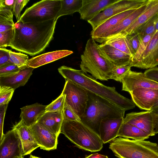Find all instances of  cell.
<instances>
[{"mask_svg": "<svg viewBox=\"0 0 158 158\" xmlns=\"http://www.w3.org/2000/svg\"><path fill=\"white\" fill-rule=\"evenodd\" d=\"M63 121V111L45 112L37 123L58 136L60 133Z\"/></svg>", "mask_w": 158, "mask_h": 158, "instance_id": "cell-24", "label": "cell"}, {"mask_svg": "<svg viewBox=\"0 0 158 158\" xmlns=\"http://www.w3.org/2000/svg\"><path fill=\"white\" fill-rule=\"evenodd\" d=\"M73 53V51L67 50L48 52L29 59L27 65L34 69L36 68L66 57Z\"/></svg>", "mask_w": 158, "mask_h": 158, "instance_id": "cell-25", "label": "cell"}, {"mask_svg": "<svg viewBox=\"0 0 158 158\" xmlns=\"http://www.w3.org/2000/svg\"><path fill=\"white\" fill-rule=\"evenodd\" d=\"M60 133L79 148L91 152L100 151L103 143L99 136L81 122H63Z\"/></svg>", "mask_w": 158, "mask_h": 158, "instance_id": "cell-6", "label": "cell"}, {"mask_svg": "<svg viewBox=\"0 0 158 158\" xmlns=\"http://www.w3.org/2000/svg\"><path fill=\"white\" fill-rule=\"evenodd\" d=\"M130 64L118 67H115L113 70V79L121 82V79L131 70Z\"/></svg>", "mask_w": 158, "mask_h": 158, "instance_id": "cell-39", "label": "cell"}, {"mask_svg": "<svg viewBox=\"0 0 158 158\" xmlns=\"http://www.w3.org/2000/svg\"><path fill=\"white\" fill-rule=\"evenodd\" d=\"M157 14H158V13Z\"/></svg>", "mask_w": 158, "mask_h": 158, "instance_id": "cell-52", "label": "cell"}, {"mask_svg": "<svg viewBox=\"0 0 158 158\" xmlns=\"http://www.w3.org/2000/svg\"><path fill=\"white\" fill-rule=\"evenodd\" d=\"M15 0H0V7L10 9L13 11Z\"/></svg>", "mask_w": 158, "mask_h": 158, "instance_id": "cell-45", "label": "cell"}, {"mask_svg": "<svg viewBox=\"0 0 158 158\" xmlns=\"http://www.w3.org/2000/svg\"><path fill=\"white\" fill-rule=\"evenodd\" d=\"M20 69L10 63L0 68V76L12 75L18 72Z\"/></svg>", "mask_w": 158, "mask_h": 158, "instance_id": "cell-40", "label": "cell"}, {"mask_svg": "<svg viewBox=\"0 0 158 158\" xmlns=\"http://www.w3.org/2000/svg\"><path fill=\"white\" fill-rule=\"evenodd\" d=\"M23 156V151L17 130L14 127L4 134L0 141V158Z\"/></svg>", "mask_w": 158, "mask_h": 158, "instance_id": "cell-10", "label": "cell"}, {"mask_svg": "<svg viewBox=\"0 0 158 158\" xmlns=\"http://www.w3.org/2000/svg\"><path fill=\"white\" fill-rule=\"evenodd\" d=\"M158 13V0H151L150 5L147 9L126 30L116 36H124L133 33L138 28Z\"/></svg>", "mask_w": 158, "mask_h": 158, "instance_id": "cell-26", "label": "cell"}, {"mask_svg": "<svg viewBox=\"0 0 158 158\" xmlns=\"http://www.w3.org/2000/svg\"><path fill=\"white\" fill-rule=\"evenodd\" d=\"M103 43L110 45L132 57L125 36H116L106 40Z\"/></svg>", "mask_w": 158, "mask_h": 158, "instance_id": "cell-31", "label": "cell"}, {"mask_svg": "<svg viewBox=\"0 0 158 158\" xmlns=\"http://www.w3.org/2000/svg\"><path fill=\"white\" fill-rule=\"evenodd\" d=\"M58 71L66 80L78 84L87 90L107 100L125 111L135 107V105L132 100L119 94L115 87L103 85L81 69L63 65L58 69Z\"/></svg>", "mask_w": 158, "mask_h": 158, "instance_id": "cell-2", "label": "cell"}, {"mask_svg": "<svg viewBox=\"0 0 158 158\" xmlns=\"http://www.w3.org/2000/svg\"><path fill=\"white\" fill-rule=\"evenodd\" d=\"M47 106L36 103L22 107L20 117L25 125L29 127L37 123L45 113Z\"/></svg>", "mask_w": 158, "mask_h": 158, "instance_id": "cell-22", "label": "cell"}, {"mask_svg": "<svg viewBox=\"0 0 158 158\" xmlns=\"http://www.w3.org/2000/svg\"><path fill=\"white\" fill-rule=\"evenodd\" d=\"M129 93L135 104L142 110L150 111L158 102V89L137 88Z\"/></svg>", "mask_w": 158, "mask_h": 158, "instance_id": "cell-13", "label": "cell"}, {"mask_svg": "<svg viewBox=\"0 0 158 158\" xmlns=\"http://www.w3.org/2000/svg\"><path fill=\"white\" fill-rule=\"evenodd\" d=\"M67 104L80 117L84 114L88 100L87 91L78 84L66 80L62 92Z\"/></svg>", "mask_w": 158, "mask_h": 158, "instance_id": "cell-8", "label": "cell"}, {"mask_svg": "<svg viewBox=\"0 0 158 158\" xmlns=\"http://www.w3.org/2000/svg\"><path fill=\"white\" fill-rule=\"evenodd\" d=\"M153 35H147L143 37L140 41L136 52L132 57L131 63L135 61L140 57L147 47Z\"/></svg>", "mask_w": 158, "mask_h": 158, "instance_id": "cell-36", "label": "cell"}, {"mask_svg": "<svg viewBox=\"0 0 158 158\" xmlns=\"http://www.w3.org/2000/svg\"><path fill=\"white\" fill-rule=\"evenodd\" d=\"M18 131L22 145L24 156L39 147L29 128L21 119L13 127Z\"/></svg>", "mask_w": 158, "mask_h": 158, "instance_id": "cell-23", "label": "cell"}, {"mask_svg": "<svg viewBox=\"0 0 158 158\" xmlns=\"http://www.w3.org/2000/svg\"><path fill=\"white\" fill-rule=\"evenodd\" d=\"M57 21L15 23L13 38L10 47L31 56L43 52L53 38Z\"/></svg>", "mask_w": 158, "mask_h": 158, "instance_id": "cell-1", "label": "cell"}, {"mask_svg": "<svg viewBox=\"0 0 158 158\" xmlns=\"http://www.w3.org/2000/svg\"><path fill=\"white\" fill-rule=\"evenodd\" d=\"M151 112L154 122L155 133H158V110L154 111H150Z\"/></svg>", "mask_w": 158, "mask_h": 158, "instance_id": "cell-46", "label": "cell"}, {"mask_svg": "<svg viewBox=\"0 0 158 158\" xmlns=\"http://www.w3.org/2000/svg\"><path fill=\"white\" fill-rule=\"evenodd\" d=\"M124 118H106L101 121L99 128V137L103 143L111 141L118 137Z\"/></svg>", "mask_w": 158, "mask_h": 158, "instance_id": "cell-20", "label": "cell"}, {"mask_svg": "<svg viewBox=\"0 0 158 158\" xmlns=\"http://www.w3.org/2000/svg\"><path fill=\"white\" fill-rule=\"evenodd\" d=\"M98 45L92 38L88 40L83 53L81 56V69L85 73H90L96 79H113L115 67L100 54L98 49Z\"/></svg>", "mask_w": 158, "mask_h": 158, "instance_id": "cell-4", "label": "cell"}, {"mask_svg": "<svg viewBox=\"0 0 158 158\" xmlns=\"http://www.w3.org/2000/svg\"><path fill=\"white\" fill-rule=\"evenodd\" d=\"M100 54L112 64L115 67L130 64L132 57L113 46L104 43L98 45Z\"/></svg>", "mask_w": 158, "mask_h": 158, "instance_id": "cell-18", "label": "cell"}, {"mask_svg": "<svg viewBox=\"0 0 158 158\" xmlns=\"http://www.w3.org/2000/svg\"><path fill=\"white\" fill-rule=\"evenodd\" d=\"M14 158H23V156H17L15 157Z\"/></svg>", "mask_w": 158, "mask_h": 158, "instance_id": "cell-51", "label": "cell"}, {"mask_svg": "<svg viewBox=\"0 0 158 158\" xmlns=\"http://www.w3.org/2000/svg\"><path fill=\"white\" fill-rule=\"evenodd\" d=\"M29 158H40L31 155H30Z\"/></svg>", "mask_w": 158, "mask_h": 158, "instance_id": "cell-50", "label": "cell"}, {"mask_svg": "<svg viewBox=\"0 0 158 158\" xmlns=\"http://www.w3.org/2000/svg\"><path fill=\"white\" fill-rule=\"evenodd\" d=\"M88 100L81 122L99 136V128L104 119L124 118L125 110L89 91Z\"/></svg>", "mask_w": 158, "mask_h": 158, "instance_id": "cell-3", "label": "cell"}, {"mask_svg": "<svg viewBox=\"0 0 158 158\" xmlns=\"http://www.w3.org/2000/svg\"><path fill=\"white\" fill-rule=\"evenodd\" d=\"M13 15L12 10L0 7V32L14 29Z\"/></svg>", "mask_w": 158, "mask_h": 158, "instance_id": "cell-29", "label": "cell"}, {"mask_svg": "<svg viewBox=\"0 0 158 158\" xmlns=\"http://www.w3.org/2000/svg\"><path fill=\"white\" fill-rule=\"evenodd\" d=\"M65 102V96L61 93L57 98L47 106L45 112L63 111Z\"/></svg>", "mask_w": 158, "mask_h": 158, "instance_id": "cell-33", "label": "cell"}, {"mask_svg": "<svg viewBox=\"0 0 158 158\" xmlns=\"http://www.w3.org/2000/svg\"><path fill=\"white\" fill-rule=\"evenodd\" d=\"M122 90L130 93L137 88L158 89V83L148 78L144 73L130 70L121 79Z\"/></svg>", "mask_w": 158, "mask_h": 158, "instance_id": "cell-11", "label": "cell"}, {"mask_svg": "<svg viewBox=\"0 0 158 158\" xmlns=\"http://www.w3.org/2000/svg\"><path fill=\"white\" fill-rule=\"evenodd\" d=\"M8 104L0 106V141L3 136V123L6 112Z\"/></svg>", "mask_w": 158, "mask_h": 158, "instance_id": "cell-43", "label": "cell"}, {"mask_svg": "<svg viewBox=\"0 0 158 158\" xmlns=\"http://www.w3.org/2000/svg\"><path fill=\"white\" fill-rule=\"evenodd\" d=\"M151 0L137 9L135 11L121 21L114 28L105 35L98 42L103 43L106 40L121 33L129 27L148 8Z\"/></svg>", "mask_w": 158, "mask_h": 158, "instance_id": "cell-19", "label": "cell"}, {"mask_svg": "<svg viewBox=\"0 0 158 158\" xmlns=\"http://www.w3.org/2000/svg\"><path fill=\"white\" fill-rule=\"evenodd\" d=\"M10 50L6 48H0V68L11 63L10 61Z\"/></svg>", "mask_w": 158, "mask_h": 158, "instance_id": "cell-42", "label": "cell"}, {"mask_svg": "<svg viewBox=\"0 0 158 158\" xmlns=\"http://www.w3.org/2000/svg\"><path fill=\"white\" fill-rule=\"evenodd\" d=\"M15 90L9 87L0 86V106L8 104Z\"/></svg>", "mask_w": 158, "mask_h": 158, "instance_id": "cell-35", "label": "cell"}, {"mask_svg": "<svg viewBox=\"0 0 158 158\" xmlns=\"http://www.w3.org/2000/svg\"><path fill=\"white\" fill-rule=\"evenodd\" d=\"M109 148L118 158H158V145L144 140L116 138Z\"/></svg>", "mask_w": 158, "mask_h": 158, "instance_id": "cell-5", "label": "cell"}, {"mask_svg": "<svg viewBox=\"0 0 158 158\" xmlns=\"http://www.w3.org/2000/svg\"><path fill=\"white\" fill-rule=\"evenodd\" d=\"M123 123L136 127L145 132L150 136L155 135L153 118L150 111L128 113L124 118Z\"/></svg>", "mask_w": 158, "mask_h": 158, "instance_id": "cell-14", "label": "cell"}, {"mask_svg": "<svg viewBox=\"0 0 158 158\" xmlns=\"http://www.w3.org/2000/svg\"><path fill=\"white\" fill-rule=\"evenodd\" d=\"M34 69L27 65L20 69L15 73L0 76V86L10 87L14 89L24 85L28 81Z\"/></svg>", "mask_w": 158, "mask_h": 158, "instance_id": "cell-21", "label": "cell"}, {"mask_svg": "<svg viewBox=\"0 0 158 158\" xmlns=\"http://www.w3.org/2000/svg\"><path fill=\"white\" fill-rule=\"evenodd\" d=\"M149 0H118L88 22L92 30L103 22L114 15L130 9L138 8L148 2Z\"/></svg>", "mask_w": 158, "mask_h": 158, "instance_id": "cell-9", "label": "cell"}, {"mask_svg": "<svg viewBox=\"0 0 158 158\" xmlns=\"http://www.w3.org/2000/svg\"><path fill=\"white\" fill-rule=\"evenodd\" d=\"M85 158H108L107 156L98 153L91 154Z\"/></svg>", "mask_w": 158, "mask_h": 158, "instance_id": "cell-47", "label": "cell"}, {"mask_svg": "<svg viewBox=\"0 0 158 158\" xmlns=\"http://www.w3.org/2000/svg\"><path fill=\"white\" fill-rule=\"evenodd\" d=\"M158 20V14H157L138 28L134 33H136L141 40L146 35L154 34L156 32V24Z\"/></svg>", "mask_w": 158, "mask_h": 158, "instance_id": "cell-30", "label": "cell"}, {"mask_svg": "<svg viewBox=\"0 0 158 158\" xmlns=\"http://www.w3.org/2000/svg\"><path fill=\"white\" fill-rule=\"evenodd\" d=\"M118 0H82V7L79 13L81 19L91 20Z\"/></svg>", "mask_w": 158, "mask_h": 158, "instance_id": "cell-16", "label": "cell"}, {"mask_svg": "<svg viewBox=\"0 0 158 158\" xmlns=\"http://www.w3.org/2000/svg\"><path fill=\"white\" fill-rule=\"evenodd\" d=\"M137 9L127 10L108 19L94 29L92 30L91 32V38L98 42L105 35L114 28L121 21Z\"/></svg>", "mask_w": 158, "mask_h": 158, "instance_id": "cell-17", "label": "cell"}, {"mask_svg": "<svg viewBox=\"0 0 158 158\" xmlns=\"http://www.w3.org/2000/svg\"><path fill=\"white\" fill-rule=\"evenodd\" d=\"M156 31L158 30V20L157 21L156 24Z\"/></svg>", "mask_w": 158, "mask_h": 158, "instance_id": "cell-49", "label": "cell"}, {"mask_svg": "<svg viewBox=\"0 0 158 158\" xmlns=\"http://www.w3.org/2000/svg\"><path fill=\"white\" fill-rule=\"evenodd\" d=\"M60 6V0H41L27 8L17 22L40 23L55 19Z\"/></svg>", "mask_w": 158, "mask_h": 158, "instance_id": "cell-7", "label": "cell"}, {"mask_svg": "<svg viewBox=\"0 0 158 158\" xmlns=\"http://www.w3.org/2000/svg\"><path fill=\"white\" fill-rule=\"evenodd\" d=\"M125 36L133 57L136 52L141 40L139 35L135 33L128 35Z\"/></svg>", "mask_w": 158, "mask_h": 158, "instance_id": "cell-34", "label": "cell"}, {"mask_svg": "<svg viewBox=\"0 0 158 158\" xmlns=\"http://www.w3.org/2000/svg\"><path fill=\"white\" fill-rule=\"evenodd\" d=\"M29 127L41 149L49 151L56 149L57 136L51 132L38 123Z\"/></svg>", "mask_w": 158, "mask_h": 158, "instance_id": "cell-15", "label": "cell"}, {"mask_svg": "<svg viewBox=\"0 0 158 158\" xmlns=\"http://www.w3.org/2000/svg\"><path fill=\"white\" fill-rule=\"evenodd\" d=\"M14 29L0 32V48L10 47L14 37Z\"/></svg>", "mask_w": 158, "mask_h": 158, "instance_id": "cell-37", "label": "cell"}, {"mask_svg": "<svg viewBox=\"0 0 158 158\" xmlns=\"http://www.w3.org/2000/svg\"><path fill=\"white\" fill-rule=\"evenodd\" d=\"M10 62L20 69L27 66L29 60L26 54L20 52H16L10 50L9 51Z\"/></svg>", "mask_w": 158, "mask_h": 158, "instance_id": "cell-32", "label": "cell"}, {"mask_svg": "<svg viewBox=\"0 0 158 158\" xmlns=\"http://www.w3.org/2000/svg\"><path fill=\"white\" fill-rule=\"evenodd\" d=\"M157 110H158V102L152 107L150 111H154Z\"/></svg>", "mask_w": 158, "mask_h": 158, "instance_id": "cell-48", "label": "cell"}, {"mask_svg": "<svg viewBox=\"0 0 158 158\" xmlns=\"http://www.w3.org/2000/svg\"><path fill=\"white\" fill-rule=\"evenodd\" d=\"M131 67L148 69L158 65V30L153 35L140 57L130 63Z\"/></svg>", "mask_w": 158, "mask_h": 158, "instance_id": "cell-12", "label": "cell"}, {"mask_svg": "<svg viewBox=\"0 0 158 158\" xmlns=\"http://www.w3.org/2000/svg\"><path fill=\"white\" fill-rule=\"evenodd\" d=\"M60 9L55 18L56 21L62 16L79 12L82 6V0H60Z\"/></svg>", "mask_w": 158, "mask_h": 158, "instance_id": "cell-28", "label": "cell"}, {"mask_svg": "<svg viewBox=\"0 0 158 158\" xmlns=\"http://www.w3.org/2000/svg\"><path fill=\"white\" fill-rule=\"evenodd\" d=\"M64 122L77 121L81 122L80 117L65 102L63 111Z\"/></svg>", "mask_w": 158, "mask_h": 158, "instance_id": "cell-38", "label": "cell"}, {"mask_svg": "<svg viewBox=\"0 0 158 158\" xmlns=\"http://www.w3.org/2000/svg\"><path fill=\"white\" fill-rule=\"evenodd\" d=\"M118 136L134 140H145L148 139L150 136L143 130L133 125L123 123Z\"/></svg>", "mask_w": 158, "mask_h": 158, "instance_id": "cell-27", "label": "cell"}, {"mask_svg": "<svg viewBox=\"0 0 158 158\" xmlns=\"http://www.w3.org/2000/svg\"><path fill=\"white\" fill-rule=\"evenodd\" d=\"M29 1V0H15L13 13L16 19L17 22L19 20L20 13L22 9Z\"/></svg>", "mask_w": 158, "mask_h": 158, "instance_id": "cell-41", "label": "cell"}, {"mask_svg": "<svg viewBox=\"0 0 158 158\" xmlns=\"http://www.w3.org/2000/svg\"><path fill=\"white\" fill-rule=\"evenodd\" d=\"M148 78L158 83V67L149 69L144 72Z\"/></svg>", "mask_w": 158, "mask_h": 158, "instance_id": "cell-44", "label": "cell"}]
</instances>
